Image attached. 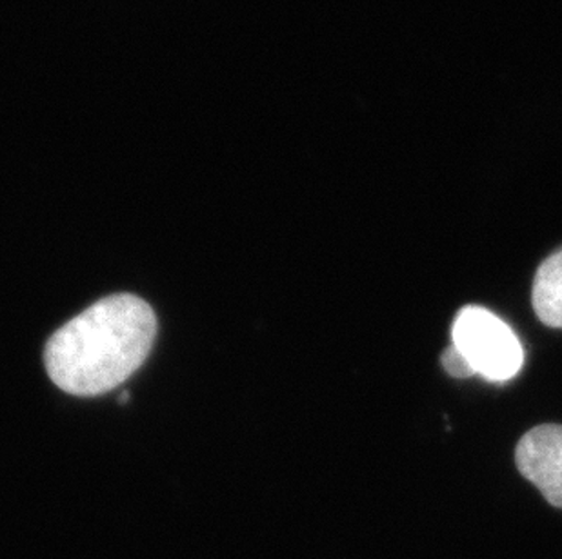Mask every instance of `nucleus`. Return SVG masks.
<instances>
[{
    "instance_id": "obj_1",
    "label": "nucleus",
    "mask_w": 562,
    "mask_h": 559,
    "mask_svg": "<svg viewBox=\"0 0 562 559\" xmlns=\"http://www.w3.org/2000/svg\"><path fill=\"white\" fill-rule=\"evenodd\" d=\"M155 336L157 318L148 301L106 296L49 338L44 364L68 395H106L140 369Z\"/></svg>"
},
{
    "instance_id": "obj_3",
    "label": "nucleus",
    "mask_w": 562,
    "mask_h": 559,
    "mask_svg": "<svg viewBox=\"0 0 562 559\" xmlns=\"http://www.w3.org/2000/svg\"><path fill=\"white\" fill-rule=\"evenodd\" d=\"M515 461L520 475L562 509V425H539L520 438Z\"/></svg>"
},
{
    "instance_id": "obj_2",
    "label": "nucleus",
    "mask_w": 562,
    "mask_h": 559,
    "mask_svg": "<svg viewBox=\"0 0 562 559\" xmlns=\"http://www.w3.org/2000/svg\"><path fill=\"white\" fill-rule=\"evenodd\" d=\"M451 340L472 365L473 373L490 381L512 380L525 362L517 334L484 307L461 309L451 328Z\"/></svg>"
},
{
    "instance_id": "obj_6",
    "label": "nucleus",
    "mask_w": 562,
    "mask_h": 559,
    "mask_svg": "<svg viewBox=\"0 0 562 559\" xmlns=\"http://www.w3.org/2000/svg\"><path fill=\"white\" fill-rule=\"evenodd\" d=\"M127 400H130V392L124 391L123 395H121V398H119V403H127Z\"/></svg>"
},
{
    "instance_id": "obj_4",
    "label": "nucleus",
    "mask_w": 562,
    "mask_h": 559,
    "mask_svg": "<svg viewBox=\"0 0 562 559\" xmlns=\"http://www.w3.org/2000/svg\"><path fill=\"white\" fill-rule=\"evenodd\" d=\"M531 301L544 326L562 329V248L537 270Z\"/></svg>"
},
{
    "instance_id": "obj_5",
    "label": "nucleus",
    "mask_w": 562,
    "mask_h": 559,
    "mask_svg": "<svg viewBox=\"0 0 562 559\" xmlns=\"http://www.w3.org/2000/svg\"><path fill=\"white\" fill-rule=\"evenodd\" d=\"M442 367H445L448 375L453 378H470L475 375L472 365L468 364V360L462 356L461 351L451 343L450 347L445 349V353L440 356Z\"/></svg>"
}]
</instances>
